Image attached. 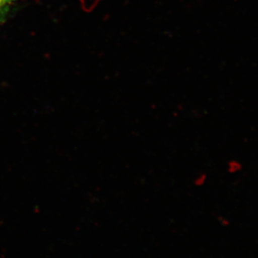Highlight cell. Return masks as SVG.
Segmentation results:
<instances>
[{
    "instance_id": "1",
    "label": "cell",
    "mask_w": 258,
    "mask_h": 258,
    "mask_svg": "<svg viewBox=\"0 0 258 258\" xmlns=\"http://www.w3.org/2000/svg\"><path fill=\"white\" fill-rule=\"evenodd\" d=\"M13 3L12 0H0V22L5 18Z\"/></svg>"
},
{
    "instance_id": "2",
    "label": "cell",
    "mask_w": 258,
    "mask_h": 258,
    "mask_svg": "<svg viewBox=\"0 0 258 258\" xmlns=\"http://www.w3.org/2000/svg\"><path fill=\"white\" fill-rule=\"evenodd\" d=\"M13 2H15V1H17V0H12Z\"/></svg>"
}]
</instances>
